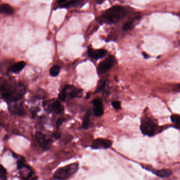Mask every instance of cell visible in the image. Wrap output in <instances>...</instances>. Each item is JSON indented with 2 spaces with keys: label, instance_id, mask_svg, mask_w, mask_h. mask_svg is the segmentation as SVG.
<instances>
[{
  "label": "cell",
  "instance_id": "obj_31",
  "mask_svg": "<svg viewBox=\"0 0 180 180\" xmlns=\"http://www.w3.org/2000/svg\"><path fill=\"white\" fill-rule=\"evenodd\" d=\"M144 55V57H146V58H147V57H149V56H147V55L146 54H145V53H143Z\"/></svg>",
  "mask_w": 180,
  "mask_h": 180
},
{
  "label": "cell",
  "instance_id": "obj_1",
  "mask_svg": "<svg viewBox=\"0 0 180 180\" xmlns=\"http://www.w3.org/2000/svg\"><path fill=\"white\" fill-rule=\"evenodd\" d=\"M25 92L26 88L22 83L8 80L1 82V96L4 100L10 103L19 101Z\"/></svg>",
  "mask_w": 180,
  "mask_h": 180
},
{
  "label": "cell",
  "instance_id": "obj_20",
  "mask_svg": "<svg viewBox=\"0 0 180 180\" xmlns=\"http://www.w3.org/2000/svg\"><path fill=\"white\" fill-rule=\"evenodd\" d=\"M106 87V81H101V82L99 84L95 92H103L105 89V87Z\"/></svg>",
  "mask_w": 180,
  "mask_h": 180
},
{
  "label": "cell",
  "instance_id": "obj_8",
  "mask_svg": "<svg viewBox=\"0 0 180 180\" xmlns=\"http://www.w3.org/2000/svg\"><path fill=\"white\" fill-rule=\"evenodd\" d=\"M36 138L39 144L40 145V146L41 147L42 149H47L50 147L51 141L47 138L46 135L41 132H36Z\"/></svg>",
  "mask_w": 180,
  "mask_h": 180
},
{
  "label": "cell",
  "instance_id": "obj_18",
  "mask_svg": "<svg viewBox=\"0 0 180 180\" xmlns=\"http://www.w3.org/2000/svg\"><path fill=\"white\" fill-rule=\"evenodd\" d=\"M60 72V67L57 65L53 66L50 69V75L52 77H56L59 75Z\"/></svg>",
  "mask_w": 180,
  "mask_h": 180
},
{
  "label": "cell",
  "instance_id": "obj_21",
  "mask_svg": "<svg viewBox=\"0 0 180 180\" xmlns=\"http://www.w3.org/2000/svg\"><path fill=\"white\" fill-rule=\"evenodd\" d=\"M7 178V173L5 169L3 166H1L0 168V179L1 180H6Z\"/></svg>",
  "mask_w": 180,
  "mask_h": 180
},
{
  "label": "cell",
  "instance_id": "obj_26",
  "mask_svg": "<svg viewBox=\"0 0 180 180\" xmlns=\"http://www.w3.org/2000/svg\"><path fill=\"white\" fill-rule=\"evenodd\" d=\"M38 109L37 108H34L33 109L32 111H31L32 117L33 118L36 117L37 114V112H38Z\"/></svg>",
  "mask_w": 180,
  "mask_h": 180
},
{
  "label": "cell",
  "instance_id": "obj_23",
  "mask_svg": "<svg viewBox=\"0 0 180 180\" xmlns=\"http://www.w3.org/2000/svg\"><path fill=\"white\" fill-rule=\"evenodd\" d=\"M133 27V22H128L126 23L124 25L123 29L124 31H128V30L131 29Z\"/></svg>",
  "mask_w": 180,
  "mask_h": 180
},
{
  "label": "cell",
  "instance_id": "obj_16",
  "mask_svg": "<svg viewBox=\"0 0 180 180\" xmlns=\"http://www.w3.org/2000/svg\"><path fill=\"white\" fill-rule=\"evenodd\" d=\"M25 65L26 63L25 62L20 61L19 63H16L14 65H13L11 68V70L14 73H19V72H20L24 68Z\"/></svg>",
  "mask_w": 180,
  "mask_h": 180
},
{
  "label": "cell",
  "instance_id": "obj_28",
  "mask_svg": "<svg viewBox=\"0 0 180 180\" xmlns=\"http://www.w3.org/2000/svg\"><path fill=\"white\" fill-rule=\"evenodd\" d=\"M105 0H97V3L98 4H101L103 3Z\"/></svg>",
  "mask_w": 180,
  "mask_h": 180
},
{
  "label": "cell",
  "instance_id": "obj_11",
  "mask_svg": "<svg viewBox=\"0 0 180 180\" xmlns=\"http://www.w3.org/2000/svg\"><path fill=\"white\" fill-rule=\"evenodd\" d=\"M147 170L153 172L156 175H157V176H159V178H169V177L171 176L172 174V171L169 170V169H161V170H153V169H149Z\"/></svg>",
  "mask_w": 180,
  "mask_h": 180
},
{
  "label": "cell",
  "instance_id": "obj_15",
  "mask_svg": "<svg viewBox=\"0 0 180 180\" xmlns=\"http://www.w3.org/2000/svg\"><path fill=\"white\" fill-rule=\"evenodd\" d=\"M0 11L2 14L12 15L14 12V9L11 6L7 4H3L0 8Z\"/></svg>",
  "mask_w": 180,
  "mask_h": 180
},
{
  "label": "cell",
  "instance_id": "obj_3",
  "mask_svg": "<svg viewBox=\"0 0 180 180\" xmlns=\"http://www.w3.org/2000/svg\"><path fill=\"white\" fill-rule=\"evenodd\" d=\"M79 169V164L76 163L70 164L60 168L55 172L53 174V178L55 179L66 180L70 178L73 174L77 172Z\"/></svg>",
  "mask_w": 180,
  "mask_h": 180
},
{
  "label": "cell",
  "instance_id": "obj_29",
  "mask_svg": "<svg viewBox=\"0 0 180 180\" xmlns=\"http://www.w3.org/2000/svg\"><path fill=\"white\" fill-rule=\"evenodd\" d=\"M66 0H58V3L59 4H62L63 2H65Z\"/></svg>",
  "mask_w": 180,
  "mask_h": 180
},
{
  "label": "cell",
  "instance_id": "obj_32",
  "mask_svg": "<svg viewBox=\"0 0 180 180\" xmlns=\"http://www.w3.org/2000/svg\"><path fill=\"white\" fill-rule=\"evenodd\" d=\"M178 88H180V85H179V86H178Z\"/></svg>",
  "mask_w": 180,
  "mask_h": 180
},
{
  "label": "cell",
  "instance_id": "obj_17",
  "mask_svg": "<svg viewBox=\"0 0 180 180\" xmlns=\"http://www.w3.org/2000/svg\"><path fill=\"white\" fill-rule=\"evenodd\" d=\"M91 115L90 111H88L84 116V121L82 124V128L84 130H87L90 127V117Z\"/></svg>",
  "mask_w": 180,
  "mask_h": 180
},
{
  "label": "cell",
  "instance_id": "obj_24",
  "mask_svg": "<svg viewBox=\"0 0 180 180\" xmlns=\"http://www.w3.org/2000/svg\"><path fill=\"white\" fill-rule=\"evenodd\" d=\"M111 105L114 108H115L116 110H118L121 108V103L118 101H114L111 103Z\"/></svg>",
  "mask_w": 180,
  "mask_h": 180
},
{
  "label": "cell",
  "instance_id": "obj_13",
  "mask_svg": "<svg viewBox=\"0 0 180 180\" xmlns=\"http://www.w3.org/2000/svg\"><path fill=\"white\" fill-rule=\"evenodd\" d=\"M48 108L50 111H53L57 114L61 113L64 110L63 106L58 101H53Z\"/></svg>",
  "mask_w": 180,
  "mask_h": 180
},
{
  "label": "cell",
  "instance_id": "obj_14",
  "mask_svg": "<svg viewBox=\"0 0 180 180\" xmlns=\"http://www.w3.org/2000/svg\"><path fill=\"white\" fill-rule=\"evenodd\" d=\"M19 170L20 171L21 178L23 179H29L34 174V172L26 164Z\"/></svg>",
  "mask_w": 180,
  "mask_h": 180
},
{
  "label": "cell",
  "instance_id": "obj_27",
  "mask_svg": "<svg viewBox=\"0 0 180 180\" xmlns=\"http://www.w3.org/2000/svg\"><path fill=\"white\" fill-rule=\"evenodd\" d=\"M53 135L55 137V138H56V139H59V138H60L61 134L59 132H55L53 134Z\"/></svg>",
  "mask_w": 180,
  "mask_h": 180
},
{
  "label": "cell",
  "instance_id": "obj_10",
  "mask_svg": "<svg viewBox=\"0 0 180 180\" xmlns=\"http://www.w3.org/2000/svg\"><path fill=\"white\" fill-rule=\"evenodd\" d=\"M106 53H107V51L105 50L99 49V50H94L92 49L90 47H88V55L89 57L92 58L93 59L97 60V59L102 58L103 57H105Z\"/></svg>",
  "mask_w": 180,
  "mask_h": 180
},
{
  "label": "cell",
  "instance_id": "obj_9",
  "mask_svg": "<svg viewBox=\"0 0 180 180\" xmlns=\"http://www.w3.org/2000/svg\"><path fill=\"white\" fill-rule=\"evenodd\" d=\"M94 106V113L96 117H101L104 114L103 103L100 99H95L92 101Z\"/></svg>",
  "mask_w": 180,
  "mask_h": 180
},
{
  "label": "cell",
  "instance_id": "obj_12",
  "mask_svg": "<svg viewBox=\"0 0 180 180\" xmlns=\"http://www.w3.org/2000/svg\"><path fill=\"white\" fill-rule=\"evenodd\" d=\"M8 109L12 113L18 115L23 116L25 114L24 109L21 104H15L13 105H11L8 107Z\"/></svg>",
  "mask_w": 180,
  "mask_h": 180
},
{
  "label": "cell",
  "instance_id": "obj_19",
  "mask_svg": "<svg viewBox=\"0 0 180 180\" xmlns=\"http://www.w3.org/2000/svg\"><path fill=\"white\" fill-rule=\"evenodd\" d=\"M82 0H70L69 2L63 4L61 7L68 8L70 6H77L82 2Z\"/></svg>",
  "mask_w": 180,
  "mask_h": 180
},
{
  "label": "cell",
  "instance_id": "obj_4",
  "mask_svg": "<svg viewBox=\"0 0 180 180\" xmlns=\"http://www.w3.org/2000/svg\"><path fill=\"white\" fill-rule=\"evenodd\" d=\"M157 127V121L155 119L146 117L141 121L140 128L143 134L151 137L154 135Z\"/></svg>",
  "mask_w": 180,
  "mask_h": 180
},
{
  "label": "cell",
  "instance_id": "obj_30",
  "mask_svg": "<svg viewBox=\"0 0 180 180\" xmlns=\"http://www.w3.org/2000/svg\"><path fill=\"white\" fill-rule=\"evenodd\" d=\"M88 97H89V94L88 93L87 95V97H86V98H88Z\"/></svg>",
  "mask_w": 180,
  "mask_h": 180
},
{
  "label": "cell",
  "instance_id": "obj_5",
  "mask_svg": "<svg viewBox=\"0 0 180 180\" xmlns=\"http://www.w3.org/2000/svg\"><path fill=\"white\" fill-rule=\"evenodd\" d=\"M82 92V90L81 89L77 88L75 86L67 85L64 87L63 90L60 92L58 98L61 101H66L68 97L71 98H74L79 96Z\"/></svg>",
  "mask_w": 180,
  "mask_h": 180
},
{
  "label": "cell",
  "instance_id": "obj_22",
  "mask_svg": "<svg viewBox=\"0 0 180 180\" xmlns=\"http://www.w3.org/2000/svg\"><path fill=\"white\" fill-rule=\"evenodd\" d=\"M171 119L172 120V122L176 124L177 125H180V115H173L171 116Z\"/></svg>",
  "mask_w": 180,
  "mask_h": 180
},
{
  "label": "cell",
  "instance_id": "obj_7",
  "mask_svg": "<svg viewBox=\"0 0 180 180\" xmlns=\"http://www.w3.org/2000/svg\"><path fill=\"white\" fill-rule=\"evenodd\" d=\"M112 145L111 140L105 138H97L92 144L91 147L94 149H109Z\"/></svg>",
  "mask_w": 180,
  "mask_h": 180
},
{
  "label": "cell",
  "instance_id": "obj_25",
  "mask_svg": "<svg viewBox=\"0 0 180 180\" xmlns=\"http://www.w3.org/2000/svg\"><path fill=\"white\" fill-rule=\"evenodd\" d=\"M64 121H65V119H64L63 118H59L57 120V122H56V127L58 128L60 127Z\"/></svg>",
  "mask_w": 180,
  "mask_h": 180
},
{
  "label": "cell",
  "instance_id": "obj_2",
  "mask_svg": "<svg viewBox=\"0 0 180 180\" xmlns=\"http://www.w3.org/2000/svg\"><path fill=\"white\" fill-rule=\"evenodd\" d=\"M124 15V10L121 6H115L107 10L102 15L101 19L109 23H116Z\"/></svg>",
  "mask_w": 180,
  "mask_h": 180
},
{
  "label": "cell",
  "instance_id": "obj_6",
  "mask_svg": "<svg viewBox=\"0 0 180 180\" xmlns=\"http://www.w3.org/2000/svg\"><path fill=\"white\" fill-rule=\"evenodd\" d=\"M115 63V60L113 56H110L108 58H107V59L102 61L99 65L98 69H97L98 73L99 75H102L107 72V71L113 67Z\"/></svg>",
  "mask_w": 180,
  "mask_h": 180
}]
</instances>
